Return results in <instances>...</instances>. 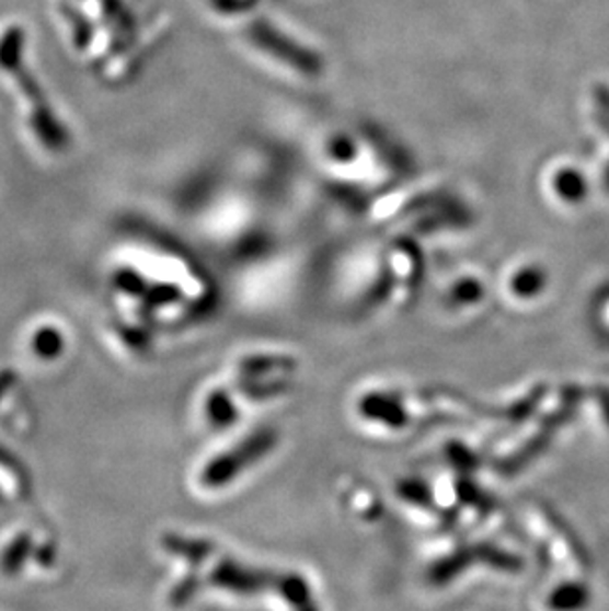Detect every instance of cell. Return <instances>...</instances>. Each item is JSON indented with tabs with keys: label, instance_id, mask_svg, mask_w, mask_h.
Segmentation results:
<instances>
[{
	"label": "cell",
	"instance_id": "obj_1",
	"mask_svg": "<svg viewBox=\"0 0 609 611\" xmlns=\"http://www.w3.org/2000/svg\"><path fill=\"white\" fill-rule=\"evenodd\" d=\"M26 32L19 24L0 31V73L9 76L16 95L24 100V123L44 151L60 153L70 143V132L54 109L41 80L26 64Z\"/></svg>",
	"mask_w": 609,
	"mask_h": 611
},
{
	"label": "cell",
	"instance_id": "obj_2",
	"mask_svg": "<svg viewBox=\"0 0 609 611\" xmlns=\"http://www.w3.org/2000/svg\"><path fill=\"white\" fill-rule=\"evenodd\" d=\"M554 188L568 203H579L588 193V184L584 181V176L576 171H572V169H566V171L556 174Z\"/></svg>",
	"mask_w": 609,
	"mask_h": 611
},
{
	"label": "cell",
	"instance_id": "obj_3",
	"mask_svg": "<svg viewBox=\"0 0 609 611\" xmlns=\"http://www.w3.org/2000/svg\"><path fill=\"white\" fill-rule=\"evenodd\" d=\"M32 552V542L28 537H19L12 542L11 546L4 551L2 558H0V568L4 574L14 576L16 572L21 570L22 564L28 561Z\"/></svg>",
	"mask_w": 609,
	"mask_h": 611
},
{
	"label": "cell",
	"instance_id": "obj_4",
	"mask_svg": "<svg viewBox=\"0 0 609 611\" xmlns=\"http://www.w3.org/2000/svg\"><path fill=\"white\" fill-rule=\"evenodd\" d=\"M32 348L34 353L42 358H56L61 353L64 348V338H61L60 333L51 326H44L42 331H38L34 338H32Z\"/></svg>",
	"mask_w": 609,
	"mask_h": 611
},
{
	"label": "cell",
	"instance_id": "obj_5",
	"mask_svg": "<svg viewBox=\"0 0 609 611\" xmlns=\"http://www.w3.org/2000/svg\"><path fill=\"white\" fill-rule=\"evenodd\" d=\"M596 100H598L599 107L606 112L609 117V88L608 85H596Z\"/></svg>",
	"mask_w": 609,
	"mask_h": 611
},
{
	"label": "cell",
	"instance_id": "obj_6",
	"mask_svg": "<svg viewBox=\"0 0 609 611\" xmlns=\"http://www.w3.org/2000/svg\"><path fill=\"white\" fill-rule=\"evenodd\" d=\"M12 382H14V374L12 372H2L0 374V396H2L4 390H9L12 387Z\"/></svg>",
	"mask_w": 609,
	"mask_h": 611
},
{
	"label": "cell",
	"instance_id": "obj_7",
	"mask_svg": "<svg viewBox=\"0 0 609 611\" xmlns=\"http://www.w3.org/2000/svg\"><path fill=\"white\" fill-rule=\"evenodd\" d=\"M604 191L609 193V164L608 169H606V173H604Z\"/></svg>",
	"mask_w": 609,
	"mask_h": 611
}]
</instances>
